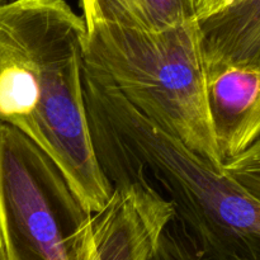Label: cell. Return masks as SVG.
I'll list each match as a JSON object with an SVG mask.
<instances>
[{
    "instance_id": "1",
    "label": "cell",
    "mask_w": 260,
    "mask_h": 260,
    "mask_svg": "<svg viewBox=\"0 0 260 260\" xmlns=\"http://www.w3.org/2000/svg\"><path fill=\"white\" fill-rule=\"evenodd\" d=\"M88 27L65 0L0 5V124L56 162L84 207L98 212L113 184L96 154L84 89Z\"/></svg>"
},
{
    "instance_id": "2",
    "label": "cell",
    "mask_w": 260,
    "mask_h": 260,
    "mask_svg": "<svg viewBox=\"0 0 260 260\" xmlns=\"http://www.w3.org/2000/svg\"><path fill=\"white\" fill-rule=\"evenodd\" d=\"M86 27L85 65L165 131L223 168L208 106L200 20L160 30L104 22Z\"/></svg>"
},
{
    "instance_id": "3",
    "label": "cell",
    "mask_w": 260,
    "mask_h": 260,
    "mask_svg": "<svg viewBox=\"0 0 260 260\" xmlns=\"http://www.w3.org/2000/svg\"><path fill=\"white\" fill-rule=\"evenodd\" d=\"M0 241L8 260H90L91 213L33 140L0 124Z\"/></svg>"
},
{
    "instance_id": "4",
    "label": "cell",
    "mask_w": 260,
    "mask_h": 260,
    "mask_svg": "<svg viewBox=\"0 0 260 260\" xmlns=\"http://www.w3.org/2000/svg\"><path fill=\"white\" fill-rule=\"evenodd\" d=\"M207 94L213 131L226 161L260 139V69L207 65Z\"/></svg>"
},
{
    "instance_id": "5",
    "label": "cell",
    "mask_w": 260,
    "mask_h": 260,
    "mask_svg": "<svg viewBox=\"0 0 260 260\" xmlns=\"http://www.w3.org/2000/svg\"><path fill=\"white\" fill-rule=\"evenodd\" d=\"M198 20L207 65L260 69V0H231Z\"/></svg>"
},
{
    "instance_id": "6",
    "label": "cell",
    "mask_w": 260,
    "mask_h": 260,
    "mask_svg": "<svg viewBox=\"0 0 260 260\" xmlns=\"http://www.w3.org/2000/svg\"><path fill=\"white\" fill-rule=\"evenodd\" d=\"M86 23L160 30L198 19L196 0H79Z\"/></svg>"
},
{
    "instance_id": "7",
    "label": "cell",
    "mask_w": 260,
    "mask_h": 260,
    "mask_svg": "<svg viewBox=\"0 0 260 260\" xmlns=\"http://www.w3.org/2000/svg\"><path fill=\"white\" fill-rule=\"evenodd\" d=\"M223 170L260 201V139L238 156L226 160Z\"/></svg>"
},
{
    "instance_id": "8",
    "label": "cell",
    "mask_w": 260,
    "mask_h": 260,
    "mask_svg": "<svg viewBox=\"0 0 260 260\" xmlns=\"http://www.w3.org/2000/svg\"><path fill=\"white\" fill-rule=\"evenodd\" d=\"M216 0H196V13L198 19L208 17L212 13Z\"/></svg>"
},
{
    "instance_id": "9",
    "label": "cell",
    "mask_w": 260,
    "mask_h": 260,
    "mask_svg": "<svg viewBox=\"0 0 260 260\" xmlns=\"http://www.w3.org/2000/svg\"><path fill=\"white\" fill-rule=\"evenodd\" d=\"M230 2H231V0H216L215 5H213V10H212V13H211V14H213V13H215V12L220 10L221 8H223L226 4H229V3H230Z\"/></svg>"
},
{
    "instance_id": "10",
    "label": "cell",
    "mask_w": 260,
    "mask_h": 260,
    "mask_svg": "<svg viewBox=\"0 0 260 260\" xmlns=\"http://www.w3.org/2000/svg\"><path fill=\"white\" fill-rule=\"evenodd\" d=\"M0 260H8V259H7V254H5L4 248H3L2 241H0Z\"/></svg>"
},
{
    "instance_id": "11",
    "label": "cell",
    "mask_w": 260,
    "mask_h": 260,
    "mask_svg": "<svg viewBox=\"0 0 260 260\" xmlns=\"http://www.w3.org/2000/svg\"><path fill=\"white\" fill-rule=\"evenodd\" d=\"M4 2H5V0H0V5H2V4H4Z\"/></svg>"
}]
</instances>
